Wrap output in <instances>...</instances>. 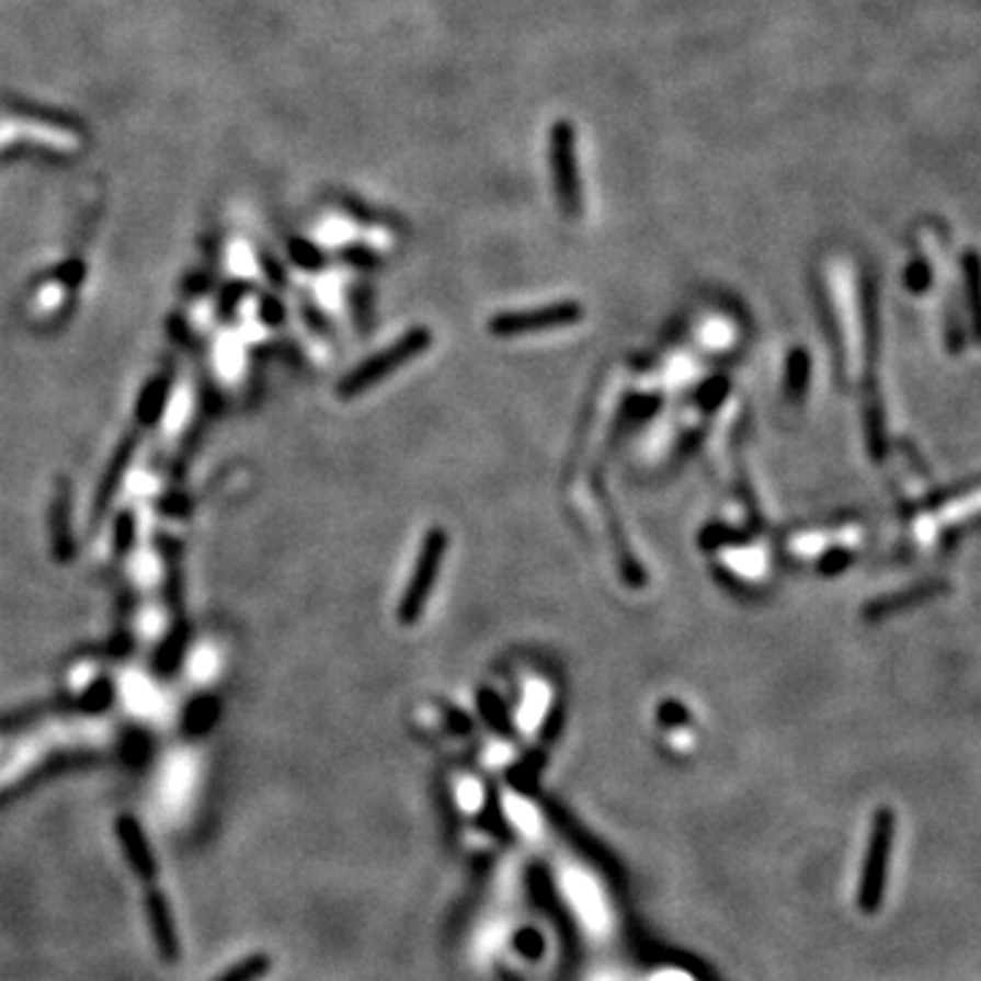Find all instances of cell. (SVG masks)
Returning <instances> with one entry per match:
<instances>
[{
  "instance_id": "1",
  "label": "cell",
  "mask_w": 981,
  "mask_h": 981,
  "mask_svg": "<svg viewBox=\"0 0 981 981\" xmlns=\"http://www.w3.org/2000/svg\"><path fill=\"white\" fill-rule=\"evenodd\" d=\"M431 346V333L425 328H414L409 330L407 335L390 344L388 350L379 352V355L368 357L366 363L355 368L344 383L339 385V396L341 398H355L361 392H366L374 385L383 383L385 377H390L392 372H398L401 366H407L409 361H414L418 355H423L425 350Z\"/></svg>"
},
{
  "instance_id": "2",
  "label": "cell",
  "mask_w": 981,
  "mask_h": 981,
  "mask_svg": "<svg viewBox=\"0 0 981 981\" xmlns=\"http://www.w3.org/2000/svg\"><path fill=\"white\" fill-rule=\"evenodd\" d=\"M447 551V535L442 529H431L425 535L423 548H420V557L414 562V573L409 579L407 592H403L401 605H398V619L401 625H414L423 614L425 603L431 597V589L436 584V575H440L442 568V559H445Z\"/></svg>"
},
{
  "instance_id": "3",
  "label": "cell",
  "mask_w": 981,
  "mask_h": 981,
  "mask_svg": "<svg viewBox=\"0 0 981 981\" xmlns=\"http://www.w3.org/2000/svg\"><path fill=\"white\" fill-rule=\"evenodd\" d=\"M584 319V308L575 300H562L551 303V306L532 308V311H504L497 313L491 319V333L502 335V339H513V335H529V333H543V330H557L564 324H575Z\"/></svg>"
},
{
  "instance_id": "4",
  "label": "cell",
  "mask_w": 981,
  "mask_h": 981,
  "mask_svg": "<svg viewBox=\"0 0 981 981\" xmlns=\"http://www.w3.org/2000/svg\"><path fill=\"white\" fill-rule=\"evenodd\" d=\"M551 170L559 205L564 216L575 218L581 213V181L579 159H575V128L570 121H559L551 132Z\"/></svg>"
},
{
  "instance_id": "5",
  "label": "cell",
  "mask_w": 981,
  "mask_h": 981,
  "mask_svg": "<svg viewBox=\"0 0 981 981\" xmlns=\"http://www.w3.org/2000/svg\"><path fill=\"white\" fill-rule=\"evenodd\" d=\"M935 592H938V586L927 584V586H913L911 592L905 594H891V597H883L878 600V603L867 605V619H881L886 614H894L897 608H905V605L922 603V600L933 597Z\"/></svg>"
},
{
  "instance_id": "6",
  "label": "cell",
  "mask_w": 981,
  "mask_h": 981,
  "mask_svg": "<svg viewBox=\"0 0 981 981\" xmlns=\"http://www.w3.org/2000/svg\"><path fill=\"white\" fill-rule=\"evenodd\" d=\"M810 383V355L805 350H794L788 357V374H785V390L790 398H801Z\"/></svg>"
},
{
  "instance_id": "7",
  "label": "cell",
  "mask_w": 981,
  "mask_h": 981,
  "mask_svg": "<svg viewBox=\"0 0 981 981\" xmlns=\"http://www.w3.org/2000/svg\"><path fill=\"white\" fill-rule=\"evenodd\" d=\"M53 518H55V529H53L55 551H58V557L64 559V557H69V554H71V537H69V497H64V486H60L58 499H55Z\"/></svg>"
},
{
  "instance_id": "8",
  "label": "cell",
  "mask_w": 981,
  "mask_h": 981,
  "mask_svg": "<svg viewBox=\"0 0 981 981\" xmlns=\"http://www.w3.org/2000/svg\"><path fill=\"white\" fill-rule=\"evenodd\" d=\"M851 562H854V554H851L848 548H832V551L823 554L821 562H818V573H821V575H840V573H843V570L851 568Z\"/></svg>"
},
{
  "instance_id": "9",
  "label": "cell",
  "mask_w": 981,
  "mask_h": 981,
  "mask_svg": "<svg viewBox=\"0 0 981 981\" xmlns=\"http://www.w3.org/2000/svg\"><path fill=\"white\" fill-rule=\"evenodd\" d=\"M164 398H167L164 379H156V383L148 388V392L142 396V403H139V412H142L145 423H150V420L159 418V409H161V403H164Z\"/></svg>"
},
{
  "instance_id": "10",
  "label": "cell",
  "mask_w": 981,
  "mask_h": 981,
  "mask_svg": "<svg viewBox=\"0 0 981 981\" xmlns=\"http://www.w3.org/2000/svg\"><path fill=\"white\" fill-rule=\"evenodd\" d=\"M905 284L911 293H924V289L933 284V271H929L927 262L913 260L911 267H908V273H905Z\"/></svg>"
},
{
  "instance_id": "11",
  "label": "cell",
  "mask_w": 981,
  "mask_h": 981,
  "mask_svg": "<svg viewBox=\"0 0 981 981\" xmlns=\"http://www.w3.org/2000/svg\"><path fill=\"white\" fill-rule=\"evenodd\" d=\"M480 709H483L486 715H489V722H491L493 728H499V731H507V722H504L502 700H499L493 693H489V689H486V693H480Z\"/></svg>"
},
{
  "instance_id": "12",
  "label": "cell",
  "mask_w": 981,
  "mask_h": 981,
  "mask_svg": "<svg viewBox=\"0 0 981 981\" xmlns=\"http://www.w3.org/2000/svg\"><path fill=\"white\" fill-rule=\"evenodd\" d=\"M726 392H728L726 379H711V383H706L704 390L698 392V403L704 409H715L717 403H720L722 398H726Z\"/></svg>"
},
{
  "instance_id": "13",
  "label": "cell",
  "mask_w": 981,
  "mask_h": 981,
  "mask_svg": "<svg viewBox=\"0 0 981 981\" xmlns=\"http://www.w3.org/2000/svg\"><path fill=\"white\" fill-rule=\"evenodd\" d=\"M660 717H663V722H669V726H682V722H687V711L682 709L680 704H674V700H669V704H663L660 706Z\"/></svg>"
}]
</instances>
